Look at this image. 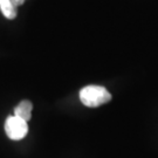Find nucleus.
<instances>
[{
	"label": "nucleus",
	"instance_id": "1",
	"mask_svg": "<svg viewBox=\"0 0 158 158\" xmlns=\"http://www.w3.org/2000/svg\"><path fill=\"white\" fill-rule=\"evenodd\" d=\"M80 100L85 107L97 108L111 100V94L102 85H85L80 90Z\"/></svg>",
	"mask_w": 158,
	"mask_h": 158
},
{
	"label": "nucleus",
	"instance_id": "2",
	"mask_svg": "<svg viewBox=\"0 0 158 158\" xmlns=\"http://www.w3.org/2000/svg\"><path fill=\"white\" fill-rule=\"evenodd\" d=\"M5 131L8 138L13 141H20L26 137L28 132V124L25 119L18 116H10L5 122Z\"/></svg>",
	"mask_w": 158,
	"mask_h": 158
},
{
	"label": "nucleus",
	"instance_id": "3",
	"mask_svg": "<svg viewBox=\"0 0 158 158\" xmlns=\"http://www.w3.org/2000/svg\"><path fill=\"white\" fill-rule=\"evenodd\" d=\"M32 109H33L32 102L27 100L21 101L14 109V116H18L20 118L25 119L26 122H28L32 118Z\"/></svg>",
	"mask_w": 158,
	"mask_h": 158
},
{
	"label": "nucleus",
	"instance_id": "4",
	"mask_svg": "<svg viewBox=\"0 0 158 158\" xmlns=\"http://www.w3.org/2000/svg\"><path fill=\"white\" fill-rule=\"evenodd\" d=\"M0 11L7 19H14L17 17V7L12 4L11 0H0Z\"/></svg>",
	"mask_w": 158,
	"mask_h": 158
},
{
	"label": "nucleus",
	"instance_id": "5",
	"mask_svg": "<svg viewBox=\"0 0 158 158\" xmlns=\"http://www.w3.org/2000/svg\"><path fill=\"white\" fill-rule=\"evenodd\" d=\"M12 4L15 6V7H18V6L23 5V2H25V0H11Z\"/></svg>",
	"mask_w": 158,
	"mask_h": 158
}]
</instances>
